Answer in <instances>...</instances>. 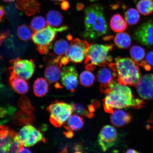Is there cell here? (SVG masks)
Instances as JSON below:
<instances>
[{"label":"cell","instance_id":"cell-8","mask_svg":"<svg viewBox=\"0 0 153 153\" xmlns=\"http://www.w3.org/2000/svg\"><path fill=\"white\" fill-rule=\"evenodd\" d=\"M10 71L26 81L30 79L33 76L36 66L34 61L30 59L17 58L10 61Z\"/></svg>","mask_w":153,"mask_h":153},{"label":"cell","instance_id":"cell-23","mask_svg":"<svg viewBox=\"0 0 153 153\" xmlns=\"http://www.w3.org/2000/svg\"><path fill=\"white\" fill-rule=\"evenodd\" d=\"M110 26L112 30L117 33L123 32L127 28V22L119 14L113 16L110 21Z\"/></svg>","mask_w":153,"mask_h":153},{"label":"cell","instance_id":"cell-9","mask_svg":"<svg viewBox=\"0 0 153 153\" xmlns=\"http://www.w3.org/2000/svg\"><path fill=\"white\" fill-rule=\"evenodd\" d=\"M18 136L21 144L26 147H31L38 143L46 141L42 133L30 125L23 127L18 133Z\"/></svg>","mask_w":153,"mask_h":153},{"label":"cell","instance_id":"cell-29","mask_svg":"<svg viewBox=\"0 0 153 153\" xmlns=\"http://www.w3.org/2000/svg\"><path fill=\"white\" fill-rule=\"evenodd\" d=\"M124 18L128 24L131 25H133L138 22L140 16L138 11L136 9L130 8L124 13Z\"/></svg>","mask_w":153,"mask_h":153},{"label":"cell","instance_id":"cell-46","mask_svg":"<svg viewBox=\"0 0 153 153\" xmlns=\"http://www.w3.org/2000/svg\"><path fill=\"white\" fill-rule=\"evenodd\" d=\"M89 1L91 2H95L96 1H98V0H89Z\"/></svg>","mask_w":153,"mask_h":153},{"label":"cell","instance_id":"cell-12","mask_svg":"<svg viewBox=\"0 0 153 153\" xmlns=\"http://www.w3.org/2000/svg\"><path fill=\"white\" fill-rule=\"evenodd\" d=\"M69 46L68 42L66 40L62 39L57 40L53 44V52L50 53L45 57V62L48 64L52 63L61 64V59L65 55Z\"/></svg>","mask_w":153,"mask_h":153},{"label":"cell","instance_id":"cell-35","mask_svg":"<svg viewBox=\"0 0 153 153\" xmlns=\"http://www.w3.org/2000/svg\"><path fill=\"white\" fill-rule=\"evenodd\" d=\"M141 67L145 69V70L147 71H149L151 70V66L150 65L148 64L146 61L145 60H143L141 62L140 64Z\"/></svg>","mask_w":153,"mask_h":153},{"label":"cell","instance_id":"cell-37","mask_svg":"<svg viewBox=\"0 0 153 153\" xmlns=\"http://www.w3.org/2000/svg\"><path fill=\"white\" fill-rule=\"evenodd\" d=\"M74 152H82V147L81 145H76L74 147Z\"/></svg>","mask_w":153,"mask_h":153},{"label":"cell","instance_id":"cell-33","mask_svg":"<svg viewBox=\"0 0 153 153\" xmlns=\"http://www.w3.org/2000/svg\"><path fill=\"white\" fill-rule=\"evenodd\" d=\"M146 61L149 65L153 66V51H150L147 54Z\"/></svg>","mask_w":153,"mask_h":153},{"label":"cell","instance_id":"cell-18","mask_svg":"<svg viewBox=\"0 0 153 153\" xmlns=\"http://www.w3.org/2000/svg\"><path fill=\"white\" fill-rule=\"evenodd\" d=\"M44 72V76L46 80L50 84L58 83L62 75V68L59 65L55 64L48 65Z\"/></svg>","mask_w":153,"mask_h":153},{"label":"cell","instance_id":"cell-34","mask_svg":"<svg viewBox=\"0 0 153 153\" xmlns=\"http://www.w3.org/2000/svg\"><path fill=\"white\" fill-rule=\"evenodd\" d=\"M9 31L3 32L0 33V46L2 45L6 39L9 37Z\"/></svg>","mask_w":153,"mask_h":153},{"label":"cell","instance_id":"cell-10","mask_svg":"<svg viewBox=\"0 0 153 153\" xmlns=\"http://www.w3.org/2000/svg\"><path fill=\"white\" fill-rule=\"evenodd\" d=\"M117 131L113 126L106 125L102 128L98 136V142L103 151L106 152L117 142Z\"/></svg>","mask_w":153,"mask_h":153},{"label":"cell","instance_id":"cell-14","mask_svg":"<svg viewBox=\"0 0 153 153\" xmlns=\"http://www.w3.org/2000/svg\"><path fill=\"white\" fill-rule=\"evenodd\" d=\"M78 74L74 66L64 67L61 75V82L66 88L72 92L75 91L78 84Z\"/></svg>","mask_w":153,"mask_h":153},{"label":"cell","instance_id":"cell-44","mask_svg":"<svg viewBox=\"0 0 153 153\" xmlns=\"http://www.w3.org/2000/svg\"><path fill=\"white\" fill-rule=\"evenodd\" d=\"M51 1L54 2L55 3H59V2L65 0H51Z\"/></svg>","mask_w":153,"mask_h":153},{"label":"cell","instance_id":"cell-20","mask_svg":"<svg viewBox=\"0 0 153 153\" xmlns=\"http://www.w3.org/2000/svg\"><path fill=\"white\" fill-rule=\"evenodd\" d=\"M10 72V77L9 78V83L14 90L21 95L25 94L27 92L29 87L26 80L19 77L14 73Z\"/></svg>","mask_w":153,"mask_h":153},{"label":"cell","instance_id":"cell-21","mask_svg":"<svg viewBox=\"0 0 153 153\" xmlns=\"http://www.w3.org/2000/svg\"><path fill=\"white\" fill-rule=\"evenodd\" d=\"M67 121L66 125L64 126L67 131H79L84 124L83 118L75 114L71 115Z\"/></svg>","mask_w":153,"mask_h":153},{"label":"cell","instance_id":"cell-16","mask_svg":"<svg viewBox=\"0 0 153 153\" xmlns=\"http://www.w3.org/2000/svg\"><path fill=\"white\" fill-rule=\"evenodd\" d=\"M18 133L5 125H0V153H8L11 143Z\"/></svg>","mask_w":153,"mask_h":153},{"label":"cell","instance_id":"cell-2","mask_svg":"<svg viewBox=\"0 0 153 153\" xmlns=\"http://www.w3.org/2000/svg\"><path fill=\"white\" fill-rule=\"evenodd\" d=\"M85 14L83 37L95 40L108 33V25L102 6L98 4L90 5L85 9Z\"/></svg>","mask_w":153,"mask_h":153},{"label":"cell","instance_id":"cell-25","mask_svg":"<svg viewBox=\"0 0 153 153\" xmlns=\"http://www.w3.org/2000/svg\"><path fill=\"white\" fill-rule=\"evenodd\" d=\"M114 43L117 47L121 49L128 48L131 43V36L126 32H120L116 34Z\"/></svg>","mask_w":153,"mask_h":153},{"label":"cell","instance_id":"cell-4","mask_svg":"<svg viewBox=\"0 0 153 153\" xmlns=\"http://www.w3.org/2000/svg\"><path fill=\"white\" fill-rule=\"evenodd\" d=\"M113 45L91 44L85 59V68L88 71L94 70L96 66L105 67L109 65L112 57L109 53L113 49Z\"/></svg>","mask_w":153,"mask_h":153},{"label":"cell","instance_id":"cell-28","mask_svg":"<svg viewBox=\"0 0 153 153\" xmlns=\"http://www.w3.org/2000/svg\"><path fill=\"white\" fill-rule=\"evenodd\" d=\"M95 78L92 73L89 71H85L82 72L79 76V83L85 87H90L94 83Z\"/></svg>","mask_w":153,"mask_h":153},{"label":"cell","instance_id":"cell-32","mask_svg":"<svg viewBox=\"0 0 153 153\" xmlns=\"http://www.w3.org/2000/svg\"><path fill=\"white\" fill-rule=\"evenodd\" d=\"M71 105L72 107L73 112L79 115L89 118H92L94 116L93 114L86 110L83 105L74 102H72Z\"/></svg>","mask_w":153,"mask_h":153},{"label":"cell","instance_id":"cell-38","mask_svg":"<svg viewBox=\"0 0 153 153\" xmlns=\"http://www.w3.org/2000/svg\"><path fill=\"white\" fill-rule=\"evenodd\" d=\"M5 14V10L3 7L0 5V22Z\"/></svg>","mask_w":153,"mask_h":153},{"label":"cell","instance_id":"cell-36","mask_svg":"<svg viewBox=\"0 0 153 153\" xmlns=\"http://www.w3.org/2000/svg\"><path fill=\"white\" fill-rule=\"evenodd\" d=\"M61 7L63 10L66 11L69 8L70 4L68 1H63L60 4Z\"/></svg>","mask_w":153,"mask_h":153},{"label":"cell","instance_id":"cell-13","mask_svg":"<svg viewBox=\"0 0 153 153\" xmlns=\"http://www.w3.org/2000/svg\"><path fill=\"white\" fill-rule=\"evenodd\" d=\"M135 87L140 96L146 100L153 99V74L141 76Z\"/></svg>","mask_w":153,"mask_h":153},{"label":"cell","instance_id":"cell-43","mask_svg":"<svg viewBox=\"0 0 153 153\" xmlns=\"http://www.w3.org/2000/svg\"><path fill=\"white\" fill-rule=\"evenodd\" d=\"M3 1L7 3L13 2V1H16V0H3Z\"/></svg>","mask_w":153,"mask_h":153},{"label":"cell","instance_id":"cell-17","mask_svg":"<svg viewBox=\"0 0 153 153\" xmlns=\"http://www.w3.org/2000/svg\"><path fill=\"white\" fill-rule=\"evenodd\" d=\"M17 8L30 16L40 12V5L36 0H16Z\"/></svg>","mask_w":153,"mask_h":153},{"label":"cell","instance_id":"cell-40","mask_svg":"<svg viewBox=\"0 0 153 153\" xmlns=\"http://www.w3.org/2000/svg\"><path fill=\"white\" fill-rule=\"evenodd\" d=\"M114 36H105L102 38V40L103 41H110V40L113 39Z\"/></svg>","mask_w":153,"mask_h":153},{"label":"cell","instance_id":"cell-27","mask_svg":"<svg viewBox=\"0 0 153 153\" xmlns=\"http://www.w3.org/2000/svg\"><path fill=\"white\" fill-rule=\"evenodd\" d=\"M17 33L19 39L22 41H27L31 39L34 32L29 26L22 25L19 27Z\"/></svg>","mask_w":153,"mask_h":153},{"label":"cell","instance_id":"cell-42","mask_svg":"<svg viewBox=\"0 0 153 153\" xmlns=\"http://www.w3.org/2000/svg\"><path fill=\"white\" fill-rule=\"evenodd\" d=\"M126 153H139L138 152H137V151H136L135 150H133V149H129V150H128L127 151V152H126Z\"/></svg>","mask_w":153,"mask_h":153},{"label":"cell","instance_id":"cell-24","mask_svg":"<svg viewBox=\"0 0 153 153\" xmlns=\"http://www.w3.org/2000/svg\"><path fill=\"white\" fill-rule=\"evenodd\" d=\"M46 19L49 25L53 27H59L62 23L63 16L58 11L51 10L48 12Z\"/></svg>","mask_w":153,"mask_h":153},{"label":"cell","instance_id":"cell-31","mask_svg":"<svg viewBox=\"0 0 153 153\" xmlns=\"http://www.w3.org/2000/svg\"><path fill=\"white\" fill-rule=\"evenodd\" d=\"M130 53L132 59L137 62H140L145 57V50L139 46L131 47L130 50Z\"/></svg>","mask_w":153,"mask_h":153},{"label":"cell","instance_id":"cell-19","mask_svg":"<svg viewBox=\"0 0 153 153\" xmlns=\"http://www.w3.org/2000/svg\"><path fill=\"white\" fill-rule=\"evenodd\" d=\"M111 114L110 117L111 122L117 127H123L129 123L132 120L131 114L121 110L114 111Z\"/></svg>","mask_w":153,"mask_h":153},{"label":"cell","instance_id":"cell-11","mask_svg":"<svg viewBox=\"0 0 153 153\" xmlns=\"http://www.w3.org/2000/svg\"><path fill=\"white\" fill-rule=\"evenodd\" d=\"M134 38L143 45L153 46V21L149 20L139 26L135 32Z\"/></svg>","mask_w":153,"mask_h":153},{"label":"cell","instance_id":"cell-39","mask_svg":"<svg viewBox=\"0 0 153 153\" xmlns=\"http://www.w3.org/2000/svg\"><path fill=\"white\" fill-rule=\"evenodd\" d=\"M84 7H85V5H84L83 3H78L77 5H76V8L78 11H80L82 10Z\"/></svg>","mask_w":153,"mask_h":153},{"label":"cell","instance_id":"cell-47","mask_svg":"<svg viewBox=\"0 0 153 153\" xmlns=\"http://www.w3.org/2000/svg\"><path fill=\"white\" fill-rule=\"evenodd\" d=\"M1 56H0V59H1Z\"/></svg>","mask_w":153,"mask_h":153},{"label":"cell","instance_id":"cell-3","mask_svg":"<svg viewBox=\"0 0 153 153\" xmlns=\"http://www.w3.org/2000/svg\"><path fill=\"white\" fill-rule=\"evenodd\" d=\"M115 63H111L110 68L117 74V81L120 85L131 86L136 85L141 77L139 64L129 58L115 59Z\"/></svg>","mask_w":153,"mask_h":153},{"label":"cell","instance_id":"cell-6","mask_svg":"<svg viewBox=\"0 0 153 153\" xmlns=\"http://www.w3.org/2000/svg\"><path fill=\"white\" fill-rule=\"evenodd\" d=\"M68 26H63L58 28L47 25L42 30L34 32L32 35V41L37 47H47L51 48V43L55 39L59 32L66 31Z\"/></svg>","mask_w":153,"mask_h":153},{"label":"cell","instance_id":"cell-41","mask_svg":"<svg viewBox=\"0 0 153 153\" xmlns=\"http://www.w3.org/2000/svg\"><path fill=\"white\" fill-rule=\"evenodd\" d=\"M31 152L29 149L25 148L24 146L22 147V148L19 151V153H31Z\"/></svg>","mask_w":153,"mask_h":153},{"label":"cell","instance_id":"cell-26","mask_svg":"<svg viewBox=\"0 0 153 153\" xmlns=\"http://www.w3.org/2000/svg\"><path fill=\"white\" fill-rule=\"evenodd\" d=\"M137 11L141 14L147 16L153 12V0H140L137 5Z\"/></svg>","mask_w":153,"mask_h":153},{"label":"cell","instance_id":"cell-7","mask_svg":"<svg viewBox=\"0 0 153 153\" xmlns=\"http://www.w3.org/2000/svg\"><path fill=\"white\" fill-rule=\"evenodd\" d=\"M89 46L87 41L75 38L71 43L65 56L69 62L81 63L85 60Z\"/></svg>","mask_w":153,"mask_h":153},{"label":"cell","instance_id":"cell-22","mask_svg":"<svg viewBox=\"0 0 153 153\" xmlns=\"http://www.w3.org/2000/svg\"><path fill=\"white\" fill-rule=\"evenodd\" d=\"M34 94L36 96L42 97L46 95L49 91V85L46 80L43 78H37L33 86Z\"/></svg>","mask_w":153,"mask_h":153},{"label":"cell","instance_id":"cell-30","mask_svg":"<svg viewBox=\"0 0 153 153\" xmlns=\"http://www.w3.org/2000/svg\"><path fill=\"white\" fill-rule=\"evenodd\" d=\"M48 25L47 21L44 17L38 16L34 17L30 22V27L34 32L42 30Z\"/></svg>","mask_w":153,"mask_h":153},{"label":"cell","instance_id":"cell-45","mask_svg":"<svg viewBox=\"0 0 153 153\" xmlns=\"http://www.w3.org/2000/svg\"><path fill=\"white\" fill-rule=\"evenodd\" d=\"M149 120H150V122H152V123H153V112L152 115H151L150 119Z\"/></svg>","mask_w":153,"mask_h":153},{"label":"cell","instance_id":"cell-1","mask_svg":"<svg viewBox=\"0 0 153 153\" xmlns=\"http://www.w3.org/2000/svg\"><path fill=\"white\" fill-rule=\"evenodd\" d=\"M109 87L110 91L103 100V106L107 113L112 114L114 109H139L145 104L142 99L134 98L130 88L120 85L114 79L110 82Z\"/></svg>","mask_w":153,"mask_h":153},{"label":"cell","instance_id":"cell-15","mask_svg":"<svg viewBox=\"0 0 153 153\" xmlns=\"http://www.w3.org/2000/svg\"><path fill=\"white\" fill-rule=\"evenodd\" d=\"M117 76L116 73L113 71L110 68H104L99 71L97 78L100 84L99 90L101 93L106 95L109 92L110 82Z\"/></svg>","mask_w":153,"mask_h":153},{"label":"cell","instance_id":"cell-5","mask_svg":"<svg viewBox=\"0 0 153 153\" xmlns=\"http://www.w3.org/2000/svg\"><path fill=\"white\" fill-rule=\"evenodd\" d=\"M47 110L51 114V123L56 128L62 127L65 123L73 112L71 104L58 100L53 101Z\"/></svg>","mask_w":153,"mask_h":153}]
</instances>
